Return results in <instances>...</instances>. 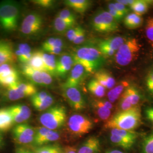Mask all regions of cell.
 I'll return each mask as SVG.
<instances>
[{
	"label": "cell",
	"instance_id": "6da1fadb",
	"mask_svg": "<svg viewBox=\"0 0 153 153\" xmlns=\"http://www.w3.org/2000/svg\"><path fill=\"white\" fill-rule=\"evenodd\" d=\"M71 56L74 65L81 64L88 73L97 71L104 62V57L98 48L91 45L78 47L74 49Z\"/></svg>",
	"mask_w": 153,
	"mask_h": 153
},
{
	"label": "cell",
	"instance_id": "7a4b0ae2",
	"mask_svg": "<svg viewBox=\"0 0 153 153\" xmlns=\"http://www.w3.org/2000/svg\"><path fill=\"white\" fill-rule=\"evenodd\" d=\"M141 113L140 107L136 106L131 109L120 111L106 122L104 126L108 129H118L133 131L140 126Z\"/></svg>",
	"mask_w": 153,
	"mask_h": 153
},
{
	"label": "cell",
	"instance_id": "3957f363",
	"mask_svg": "<svg viewBox=\"0 0 153 153\" xmlns=\"http://www.w3.org/2000/svg\"><path fill=\"white\" fill-rule=\"evenodd\" d=\"M20 15V6L13 1L0 2V28L7 33L16 30Z\"/></svg>",
	"mask_w": 153,
	"mask_h": 153
},
{
	"label": "cell",
	"instance_id": "277c9868",
	"mask_svg": "<svg viewBox=\"0 0 153 153\" xmlns=\"http://www.w3.org/2000/svg\"><path fill=\"white\" fill-rule=\"evenodd\" d=\"M141 45L137 39H126L115 53L116 62L122 66L128 65L138 57Z\"/></svg>",
	"mask_w": 153,
	"mask_h": 153
},
{
	"label": "cell",
	"instance_id": "5b68a950",
	"mask_svg": "<svg viewBox=\"0 0 153 153\" xmlns=\"http://www.w3.org/2000/svg\"><path fill=\"white\" fill-rule=\"evenodd\" d=\"M66 118V109L64 105L51 107L40 117V122L44 127L54 131L64 124Z\"/></svg>",
	"mask_w": 153,
	"mask_h": 153
},
{
	"label": "cell",
	"instance_id": "8992f818",
	"mask_svg": "<svg viewBox=\"0 0 153 153\" xmlns=\"http://www.w3.org/2000/svg\"><path fill=\"white\" fill-rule=\"evenodd\" d=\"M93 29L99 33H108L117 31L119 24L109 12L105 10L97 12L91 20Z\"/></svg>",
	"mask_w": 153,
	"mask_h": 153
},
{
	"label": "cell",
	"instance_id": "52a82bcc",
	"mask_svg": "<svg viewBox=\"0 0 153 153\" xmlns=\"http://www.w3.org/2000/svg\"><path fill=\"white\" fill-rule=\"evenodd\" d=\"M68 127L72 134L81 136L90 132L93 128V124L86 116L74 114L71 116L68 121Z\"/></svg>",
	"mask_w": 153,
	"mask_h": 153
},
{
	"label": "cell",
	"instance_id": "ba28073f",
	"mask_svg": "<svg viewBox=\"0 0 153 153\" xmlns=\"http://www.w3.org/2000/svg\"><path fill=\"white\" fill-rule=\"evenodd\" d=\"M43 23V18L39 14L36 13H31L23 19L21 31L24 35H33L41 30Z\"/></svg>",
	"mask_w": 153,
	"mask_h": 153
},
{
	"label": "cell",
	"instance_id": "9c48e42d",
	"mask_svg": "<svg viewBox=\"0 0 153 153\" xmlns=\"http://www.w3.org/2000/svg\"><path fill=\"white\" fill-rule=\"evenodd\" d=\"M35 134V129L27 124H19L13 129V138L19 144H28L33 142Z\"/></svg>",
	"mask_w": 153,
	"mask_h": 153
},
{
	"label": "cell",
	"instance_id": "30bf717a",
	"mask_svg": "<svg viewBox=\"0 0 153 153\" xmlns=\"http://www.w3.org/2000/svg\"><path fill=\"white\" fill-rule=\"evenodd\" d=\"M126 40L123 36H115L103 40L99 42L98 49L103 57H111L115 55Z\"/></svg>",
	"mask_w": 153,
	"mask_h": 153
},
{
	"label": "cell",
	"instance_id": "8fae6325",
	"mask_svg": "<svg viewBox=\"0 0 153 153\" xmlns=\"http://www.w3.org/2000/svg\"><path fill=\"white\" fill-rule=\"evenodd\" d=\"M63 94L73 109L81 111L86 107L85 100L78 87L63 88Z\"/></svg>",
	"mask_w": 153,
	"mask_h": 153
},
{
	"label": "cell",
	"instance_id": "7c38bea8",
	"mask_svg": "<svg viewBox=\"0 0 153 153\" xmlns=\"http://www.w3.org/2000/svg\"><path fill=\"white\" fill-rule=\"evenodd\" d=\"M89 73L81 64L74 65L63 88L78 87Z\"/></svg>",
	"mask_w": 153,
	"mask_h": 153
},
{
	"label": "cell",
	"instance_id": "4fadbf2b",
	"mask_svg": "<svg viewBox=\"0 0 153 153\" xmlns=\"http://www.w3.org/2000/svg\"><path fill=\"white\" fill-rule=\"evenodd\" d=\"M10 113L14 123L22 124L31 117V111L26 105L16 104L7 108Z\"/></svg>",
	"mask_w": 153,
	"mask_h": 153
},
{
	"label": "cell",
	"instance_id": "5bb4252c",
	"mask_svg": "<svg viewBox=\"0 0 153 153\" xmlns=\"http://www.w3.org/2000/svg\"><path fill=\"white\" fill-rule=\"evenodd\" d=\"M74 65V62L71 55H62L56 61V76L65 77Z\"/></svg>",
	"mask_w": 153,
	"mask_h": 153
},
{
	"label": "cell",
	"instance_id": "9a60e30c",
	"mask_svg": "<svg viewBox=\"0 0 153 153\" xmlns=\"http://www.w3.org/2000/svg\"><path fill=\"white\" fill-rule=\"evenodd\" d=\"M16 57L11 43L0 41V66L15 61Z\"/></svg>",
	"mask_w": 153,
	"mask_h": 153
},
{
	"label": "cell",
	"instance_id": "2e32d148",
	"mask_svg": "<svg viewBox=\"0 0 153 153\" xmlns=\"http://www.w3.org/2000/svg\"><path fill=\"white\" fill-rule=\"evenodd\" d=\"M94 107L99 117L102 120H109L112 104L107 100H96L94 103Z\"/></svg>",
	"mask_w": 153,
	"mask_h": 153
},
{
	"label": "cell",
	"instance_id": "e0dca14e",
	"mask_svg": "<svg viewBox=\"0 0 153 153\" xmlns=\"http://www.w3.org/2000/svg\"><path fill=\"white\" fill-rule=\"evenodd\" d=\"M94 78L105 88L111 89L116 85L114 77L109 71L105 70H99L95 73Z\"/></svg>",
	"mask_w": 153,
	"mask_h": 153
},
{
	"label": "cell",
	"instance_id": "ac0fdd59",
	"mask_svg": "<svg viewBox=\"0 0 153 153\" xmlns=\"http://www.w3.org/2000/svg\"><path fill=\"white\" fill-rule=\"evenodd\" d=\"M100 149V143L98 138L91 137L82 145L77 153H98Z\"/></svg>",
	"mask_w": 153,
	"mask_h": 153
},
{
	"label": "cell",
	"instance_id": "d6986e66",
	"mask_svg": "<svg viewBox=\"0 0 153 153\" xmlns=\"http://www.w3.org/2000/svg\"><path fill=\"white\" fill-rule=\"evenodd\" d=\"M22 74L29 79L33 84L43 86L42 71L33 69L31 67L27 65L22 66Z\"/></svg>",
	"mask_w": 153,
	"mask_h": 153
},
{
	"label": "cell",
	"instance_id": "ffe728a7",
	"mask_svg": "<svg viewBox=\"0 0 153 153\" xmlns=\"http://www.w3.org/2000/svg\"><path fill=\"white\" fill-rule=\"evenodd\" d=\"M14 124L13 117L7 108H0V133L9 131Z\"/></svg>",
	"mask_w": 153,
	"mask_h": 153
},
{
	"label": "cell",
	"instance_id": "44dd1931",
	"mask_svg": "<svg viewBox=\"0 0 153 153\" xmlns=\"http://www.w3.org/2000/svg\"><path fill=\"white\" fill-rule=\"evenodd\" d=\"M110 134H115L121 138L124 141L128 143L131 147L133 146L138 137V133L131 131H126L123 129H112Z\"/></svg>",
	"mask_w": 153,
	"mask_h": 153
},
{
	"label": "cell",
	"instance_id": "7402d4cb",
	"mask_svg": "<svg viewBox=\"0 0 153 153\" xmlns=\"http://www.w3.org/2000/svg\"><path fill=\"white\" fill-rule=\"evenodd\" d=\"M64 4L76 12L83 14L90 7L92 2L88 0H66Z\"/></svg>",
	"mask_w": 153,
	"mask_h": 153
},
{
	"label": "cell",
	"instance_id": "603a6c76",
	"mask_svg": "<svg viewBox=\"0 0 153 153\" xmlns=\"http://www.w3.org/2000/svg\"><path fill=\"white\" fill-rule=\"evenodd\" d=\"M129 85V83L127 81H122L115 87L111 88L107 94L109 102L111 103L115 102Z\"/></svg>",
	"mask_w": 153,
	"mask_h": 153
},
{
	"label": "cell",
	"instance_id": "cb8c5ba5",
	"mask_svg": "<svg viewBox=\"0 0 153 153\" xmlns=\"http://www.w3.org/2000/svg\"><path fill=\"white\" fill-rule=\"evenodd\" d=\"M16 57L23 64L28 63L31 59L33 53L30 47L26 43L20 44L18 46V49H16L15 52Z\"/></svg>",
	"mask_w": 153,
	"mask_h": 153
},
{
	"label": "cell",
	"instance_id": "d4e9b609",
	"mask_svg": "<svg viewBox=\"0 0 153 153\" xmlns=\"http://www.w3.org/2000/svg\"><path fill=\"white\" fill-rule=\"evenodd\" d=\"M27 65L36 71H46L41 51H36L33 53L32 57L28 61Z\"/></svg>",
	"mask_w": 153,
	"mask_h": 153
},
{
	"label": "cell",
	"instance_id": "484cf974",
	"mask_svg": "<svg viewBox=\"0 0 153 153\" xmlns=\"http://www.w3.org/2000/svg\"><path fill=\"white\" fill-rule=\"evenodd\" d=\"M42 56L44 61L46 71L51 75L56 76V60L55 55L45 53L42 52Z\"/></svg>",
	"mask_w": 153,
	"mask_h": 153
},
{
	"label": "cell",
	"instance_id": "4316f807",
	"mask_svg": "<svg viewBox=\"0 0 153 153\" xmlns=\"http://www.w3.org/2000/svg\"><path fill=\"white\" fill-rule=\"evenodd\" d=\"M124 91L132 106H137L141 99V95L139 90L134 86L129 85Z\"/></svg>",
	"mask_w": 153,
	"mask_h": 153
},
{
	"label": "cell",
	"instance_id": "83f0119b",
	"mask_svg": "<svg viewBox=\"0 0 153 153\" xmlns=\"http://www.w3.org/2000/svg\"><path fill=\"white\" fill-rule=\"evenodd\" d=\"M87 86L88 90L94 96L98 98H102L105 95V88L95 78L91 79L88 82Z\"/></svg>",
	"mask_w": 153,
	"mask_h": 153
},
{
	"label": "cell",
	"instance_id": "f1b7e54d",
	"mask_svg": "<svg viewBox=\"0 0 153 153\" xmlns=\"http://www.w3.org/2000/svg\"><path fill=\"white\" fill-rule=\"evenodd\" d=\"M153 1H143V0H134V3L130 7L133 11L137 15L142 16L148 11L149 4Z\"/></svg>",
	"mask_w": 153,
	"mask_h": 153
},
{
	"label": "cell",
	"instance_id": "f546056e",
	"mask_svg": "<svg viewBox=\"0 0 153 153\" xmlns=\"http://www.w3.org/2000/svg\"><path fill=\"white\" fill-rule=\"evenodd\" d=\"M7 90L4 94V97L6 100L10 101H15L26 97V95L22 93L13 84L7 88Z\"/></svg>",
	"mask_w": 153,
	"mask_h": 153
},
{
	"label": "cell",
	"instance_id": "4dcf8cb0",
	"mask_svg": "<svg viewBox=\"0 0 153 153\" xmlns=\"http://www.w3.org/2000/svg\"><path fill=\"white\" fill-rule=\"evenodd\" d=\"M13 85L22 93H25L27 97H31L37 93L36 88L32 83L18 81Z\"/></svg>",
	"mask_w": 153,
	"mask_h": 153
},
{
	"label": "cell",
	"instance_id": "1f68e13d",
	"mask_svg": "<svg viewBox=\"0 0 153 153\" xmlns=\"http://www.w3.org/2000/svg\"><path fill=\"white\" fill-rule=\"evenodd\" d=\"M53 102V98L48 94V95L44 99L39 101H33L31 103L33 107L37 111H43L50 108Z\"/></svg>",
	"mask_w": 153,
	"mask_h": 153
},
{
	"label": "cell",
	"instance_id": "d6a6232c",
	"mask_svg": "<svg viewBox=\"0 0 153 153\" xmlns=\"http://www.w3.org/2000/svg\"><path fill=\"white\" fill-rule=\"evenodd\" d=\"M73 27H74V26L66 23L60 17L58 16L56 17L54 21V28L57 33H65Z\"/></svg>",
	"mask_w": 153,
	"mask_h": 153
},
{
	"label": "cell",
	"instance_id": "836d02e7",
	"mask_svg": "<svg viewBox=\"0 0 153 153\" xmlns=\"http://www.w3.org/2000/svg\"><path fill=\"white\" fill-rule=\"evenodd\" d=\"M58 16L72 26H74L76 22V16L68 9H64L60 11Z\"/></svg>",
	"mask_w": 153,
	"mask_h": 153
},
{
	"label": "cell",
	"instance_id": "e575fe53",
	"mask_svg": "<svg viewBox=\"0 0 153 153\" xmlns=\"http://www.w3.org/2000/svg\"><path fill=\"white\" fill-rule=\"evenodd\" d=\"M59 138L60 134L57 131L51 130L46 136L40 139L38 142L35 143V144L37 146H41L49 142L56 141L58 140Z\"/></svg>",
	"mask_w": 153,
	"mask_h": 153
},
{
	"label": "cell",
	"instance_id": "d590c367",
	"mask_svg": "<svg viewBox=\"0 0 153 153\" xmlns=\"http://www.w3.org/2000/svg\"><path fill=\"white\" fill-rule=\"evenodd\" d=\"M142 151V153H153V133L143 138Z\"/></svg>",
	"mask_w": 153,
	"mask_h": 153
},
{
	"label": "cell",
	"instance_id": "8d00e7d4",
	"mask_svg": "<svg viewBox=\"0 0 153 153\" xmlns=\"http://www.w3.org/2000/svg\"><path fill=\"white\" fill-rule=\"evenodd\" d=\"M17 71L16 69L10 64L0 66V79L5 78Z\"/></svg>",
	"mask_w": 153,
	"mask_h": 153
},
{
	"label": "cell",
	"instance_id": "74e56055",
	"mask_svg": "<svg viewBox=\"0 0 153 153\" xmlns=\"http://www.w3.org/2000/svg\"><path fill=\"white\" fill-rule=\"evenodd\" d=\"M61 148L58 145H46L38 149L36 153H61Z\"/></svg>",
	"mask_w": 153,
	"mask_h": 153
},
{
	"label": "cell",
	"instance_id": "f35d334b",
	"mask_svg": "<svg viewBox=\"0 0 153 153\" xmlns=\"http://www.w3.org/2000/svg\"><path fill=\"white\" fill-rule=\"evenodd\" d=\"M110 140L112 143H113V144L121 148L126 149H129L131 148L128 143L124 141L121 138L115 134H110Z\"/></svg>",
	"mask_w": 153,
	"mask_h": 153
},
{
	"label": "cell",
	"instance_id": "ab89813d",
	"mask_svg": "<svg viewBox=\"0 0 153 153\" xmlns=\"http://www.w3.org/2000/svg\"><path fill=\"white\" fill-rule=\"evenodd\" d=\"M119 107H120L121 111H127L134 107L132 106L131 103H130L125 91H124L121 95L120 102H119Z\"/></svg>",
	"mask_w": 153,
	"mask_h": 153
},
{
	"label": "cell",
	"instance_id": "60d3db41",
	"mask_svg": "<svg viewBox=\"0 0 153 153\" xmlns=\"http://www.w3.org/2000/svg\"><path fill=\"white\" fill-rule=\"evenodd\" d=\"M145 33L148 39L153 42V17L148 19L145 26Z\"/></svg>",
	"mask_w": 153,
	"mask_h": 153
},
{
	"label": "cell",
	"instance_id": "b9f144b4",
	"mask_svg": "<svg viewBox=\"0 0 153 153\" xmlns=\"http://www.w3.org/2000/svg\"><path fill=\"white\" fill-rule=\"evenodd\" d=\"M108 12L115 20L118 22L124 17L116 9L114 3H110L108 5Z\"/></svg>",
	"mask_w": 153,
	"mask_h": 153
},
{
	"label": "cell",
	"instance_id": "7bdbcfd3",
	"mask_svg": "<svg viewBox=\"0 0 153 153\" xmlns=\"http://www.w3.org/2000/svg\"><path fill=\"white\" fill-rule=\"evenodd\" d=\"M31 2L36 5L46 9L53 7L55 3V1L52 0H34Z\"/></svg>",
	"mask_w": 153,
	"mask_h": 153
},
{
	"label": "cell",
	"instance_id": "ee69618b",
	"mask_svg": "<svg viewBox=\"0 0 153 153\" xmlns=\"http://www.w3.org/2000/svg\"><path fill=\"white\" fill-rule=\"evenodd\" d=\"M146 86L149 93L153 97V69L148 73L146 77Z\"/></svg>",
	"mask_w": 153,
	"mask_h": 153
},
{
	"label": "cell",
	"instance_id": "f6af8a7d",
	"mask_svg": "<svg viewBox=\"0 0 153 153\" xmlns=\"http://www.w3.org/2000/svg\"><path fill=\"white\" fill-rule=\"evenodd\" d=\"M85 35H86V33H85V30L82 27L81 28L79 32L77 33L76 38L73 41V43L75 44H80L82 43L85 39Z\"/></svg>",
	"mask_w": 153,
	"mask_h": 153
},
{
	"label": "cell",
	"instance_id": "bcb514c9",
	"mask_svg": "<svg viewBox=\"0 0 153 153\" xmlns=\"http://www.w3.org/2000/svg\"><path fill=\"white\" fill-rule=\"evenodd\" d=\"M81 28V27L80 26H76L75 27L71 28L66 32V36L69 39V40L71 42H73L74 40Z\"/></svg>",
	"mask_w": 153,
	"mask_h": 153
},
{
	"label": "cell",
	"instance_id": "7dc6e473",
	"mask_svg": "<svg viewBox=\"0 0 153 153\" xmlns=\"http://www.w3.org/2000/svg\"><path fill=\"white\" fill-rule=\"evenodd\" d=\"M42 78L43 86H48L52 82V78L51 75L47 71H42Z\"/></svg>",
	"mask_w": 153,
	"mask_h": 153
},
{
	"label": "cell",
	"instance_id": "c3c4849f",
	"mask_svg": "<svg viewBox=\"0 0 153 153\" xmlns=\"http://www.w3.org/2000/svg\"><path fill=\"white\" fill-rule=\"evenodd\" d=\"M142 23H143V19L142 16L139 15H137L128 28L131 30L136 29L137 28L141 27L142 26Z\"/></svg>",
	"mask_w": 153,
	"mask_h": 153
},
{
	"label": "cell",
	"instance_id": "681fc988",
	"mask_svg": "<svg viewBox=\"0 0 153 153\" xmlns=\"http://www.w3.org/2000/svg\"><path fill=\"white\" fill-rule=\"evenodd\" d=\"M114 5H115L116 9L118 10V11L120 13L122 16H124L128 14V13L129 11V9L126 6L124 5L117 1L115 2Z\"/></svg>",
	"mask_w": 153,
	"mask_h": 153
},
{
	"label": "cell",
	"instance_id": "f907efd6",
	"mask_svg": "<svg viewBox=\"0 0 153 153\" xmlns=\"http://www.w3.org/2000/svg\"><path fill=\"white\" fill-rule=\"evenodd\" d=\"M48 95V93L45 91H40L36 93L31 97V101H39L45 98Z\"/></svg>",
	"mask_w": 153,
	"mask_h": 153
},
{
	"label": "cell",
	"instance_id": "816d5d0a",
	"mask_svg": "<svg viewBox=\"0 0 153 153\" xmlns=\"http://www.w3.org/2000/svg\"><path fill=\"white\" fill-rule=\"evenodd\" d=\"M137 15V14H136V13H130L126 16L124 18V25L126 27L128 28Z\"/></svg>",
	"mask_w": 153,
	"mask_h": 153
},
{
	"label": "cell",
	"instance_id": "f5cc1de1",
	"mask_svg": "<svg viewBox=\"0 0 153 153\" xmlns=\"http://www.w3.org/2000/svg\"><path fill=\"white\" fill-rule=\"evenodd\" d=\"M62 48H49L44 50V51L48 52L49 54L51 55H59L62 52Z\"/></svg>",
	"mask_w": 153,
	"mask_h": 153
},
{
	"label": "cell",
	"instance_id": "db71d44e",
	"mask_svg": "<svg viewBox=\"0 0 153 153\" xmlns=\"http://www.w3.org/2000/svg\"><path fill=\"white\" fill-rule=\"evenodd\" d=\"M55 39H56V38H51L48 39L47 40H46L43 44V46H42L43 49L44 50L48 47H51L54 43Z\"/></svg>",
	"mask_w": 153,
	"mask_h": 153
},
{
	"label": "cell",
	"instance_id": "11a10c76",
	"mask_svg": "<svg viewBox=\"0 0 153 153\" xmlns=\"http://www.w3.org/2000/svg\"><path fill=\"white\" fill-rule=\"evenodd\" d=\"M146 117L153 124V107H149L145 111Z\"/></svg>",
	"mask_w": 153,
	"mask_h": 153
},
{
	"label": "cell",
	"instance_id": "9f6ffc18",
	"mask_svg": "<svg viewBox=\"0 0 153 153\" xmlns=\"http://www.w3.org/2000/svg\"><path fill=\"white\" fill-rule=\"evenodd\" d=\"M16 153H34L33 152L25 148H18L16 151Z\"/></svg>",
	"mask_w": 153,
	"mask_h": 153
},
{
	"label": "cell",
	"instance_id": "6f0895ef",
	"mask_svg": "<svg viewBox=\"0 0 153 153\" xmlns=\"http://www.w3.org/2000/svg\"><path fill=\"white\" fill-rule=\"evenodd\" d=\"M106 153H124L123 152L118 150H112L107 152Z\"/></svg>",
	"mask_w": 153,
	"mask_h": 153
},
{
	"label": "cell",
	"instance_id": "680465c9",
	"mask_svg": "<svg viewBox=\"0 0 153 153\" xmlns=\"http://www.w3.org/2000/svg\"><path fill=\"white\" fill-rule=\"evenodd\" d=\"M2 143H3V137L0 133V147L2 146Z\"/></svg>",
	"mask_w": 153,
	"mask_h": 153
}]
</instances>
